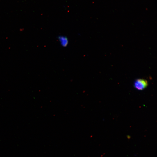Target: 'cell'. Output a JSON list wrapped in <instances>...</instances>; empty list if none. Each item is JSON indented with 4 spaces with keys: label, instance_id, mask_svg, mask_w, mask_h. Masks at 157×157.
I'll use <instances>...</instances> for the list:
<instances>
[{
    "label": "cell",
    "instance_id": "obj_1",
    "mask_svg": "<svg viewBox=\"0 0 157 157\" xmlns=\"http://www.w3.org/2000/svg\"><path fill=\"white\" fill-rule=\"evenodd\" d=\"M147 81L144 79L139 78L137 79L135 81L134 85L137 90H142L144 89L148 86Z\"/></svg>",
    "mask_w": 157,
    "mask_h": 157
},
{
    "label": "cell",
    "instance_id": "obj_2",
    "mask_svg": "<svg viewBox=\"0 0 157 157\" xmlns=\"http://www.w3.org/2000/svg\"><path fill=\"white\" fill-rule=\"evenodd\" d=\"M58 39L62 46L66 47L68 44V40L66 37L63 36H59Z\"/></svg>",
    "mask_w": 157,
    "mask_h": 157
}]
</instances>
